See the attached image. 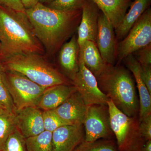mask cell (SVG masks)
<instances>
[{"label":"cell","mask_w":151,"mask_h":151,"mask_svg":"<svg viewBox=\"0 0 151 151\" xmlns=\"http://www.w3.org/2000/svg\"><path fill=\"white\" fill-rule=\"evenodd\" d=\"M81 10L61 12L37 3L26 9L25 14L38 40L49 51L54 52L61 46L79 23Z\"/></svg>","instance_id":"cell-1"},{"label":"cell","mask_w":151,"mask_h":151,"mask_svg":"<svg viewBox=\"0 0 151 151\" xmlns=\"http://www.w3.org/2000/svg\"><path fill=\"white\" fill-rule=\"evenodd\" d=\"M38 40L25 13L0 7V49L5 57L41 52Z\"/></svg>","instance_id":"cell-2"},{"label":"cell","mask_w":151,"mask_h":151,"mask_svg":"<svg viewBox=\"0 0 151 151\" xmlns=\"http://www.w3.org/2000/svg\"><path fill=\"white\" fill-rule=\"evenodd\" d=\"M96 78L100 90L120 111L129 117L139 116V100L128 69L108 63Z\"/></svg>","instance_id":"cell-3"},{"label":"cell","mask_w":151,"mask_h":151,"mask_svg":"<svg viewBox=\"0 0 151 151\" xmlns=\"http://www.w3.org/2000/svg\"><path fill=\"white\" fill-rule=\"evenodd\" d=\"M5 65L8 70L21 73L46 88L60 84L69 85L64 76L37 53H22L6 57Z\"/></svg>","instance_id":"cell-4"},{"label":"cell","mask_w":151,"mask_h":151,"mask_svg":"<svg viewBox=\"0 0 151 151\" xmlns=\"http://www.w3.org/2000/svg\"><path fill=\"white\" fill-rule=\"evenodd\" d=\"M111 129L119 151H140L146 141L141 134L139 117H129L120 111L110 99L107 103Z\"/></svg>","instance_id":"cell-5"},{"label":"cell","mask_w":151,"mask_h":151,"mask_svg":"<svg viewBox=\"0 0 151 151\" xmlns=\"http://www.w3.org/2000/svg\"><path fill=\"white\" fill-rule=\"evenodd\" d=\"M4 76L16 109L37 107L42 95L47 88L30 80L24 75L8 70Z\"/></svg>","instance_id":"cell-6"},{"label":"cell","mask_w":151,"mask_h":151,"mask_svg":"<svg viewBox=\"0 0 151 151\" xmlns=\"http://www.w3.org/2000/svg\"><path fill=\"white\" fill-rule=\"evenodd\" d=\"M151 10L147 9L128 34L117 45L116 57L119 62L151 44Z\"/></svg>","instance_id":"cell-7"},{"label":"cell","mask_w":151,"mask_h":151,"mask_svg":"<svg viewBox=\"0 0 151 151\" xmlns=\"http://www.w3.org/2000/svg\"><path fill=\"white\" fill-rule=\"evenodd\" d=\"M85 142H92L105 138H112L108 105L94 104L87 106L83 123Z\"/></svg>","instance_id":"cell-8"},{"label":"cell","mask_w":151,"mask_h":151,"mask_svg":"<svg viewBox=\"0 0 151 151\" xmlns=\"http://www.w3.org/2000/svg\"><path fill=\"white\" fill-rule=\"evenodd\" d=\"M79 68L73 80V85L80 94L86 106L99 104L107 105L110 100L100 88L97 78L78 58Z\"/></svg>","instance_id":"cell-9"},{"label":"cell","mask_w":151,"mask_h":151,"mask_svg":"<svg viewBox=\"0 0 151 151\" xmlns=\"http://www.w3.org/2000/svg\"><path fill=\"white\" fill-rule=\"evenodd\" d=\"M96 44L104 61L108 64L114 65L117 47L115 29L101 11L98 17Z\"/></svg>","instance_id":"cell-10"},{"label":"cell","mask_w":151,"mask_h":151,"mask_svg":"<svg viewBox=\"0 0 151 151\" xmlns=\"http://www.w3.org/2000/svg\"><path fill=\"white\" fill-rule=\"evenodd\" d=\"M14 115L16 127L25 138L36 136L45 131L42 111L37 107L16 109Z\"/></svg>","instance_id":"cell-11"},{"label":"cell","mask_w":151,"mask_h":151,"mask_svg":"<svg viewBox=\"0 0 151 151\" xmlns=\"http://www.w3.org/2000/svg\"><path fill=\"white\" fill-rule=\"evenodd\" d=\"M84 141L83 124L64 125L52 133V151H75Z\"/></svg>","instance_id":"cell-12"},{"label":"cell","mask_w":151,"mask_h":151,"mask_svg":"<svg viewBox=\"0 0 151 151\" xmlns=\"http://www.w3.org/2000/svg\"><path fill=\"white\" fill-rule=\"evenodd\" d=\"M100 11L92 0H85L78 29L77 42L79 47L87 40L96 43Z\"/></svg>","instance_id":"cell-13"},{"label":"cell","mask_w":151,"mask_h":151,"mask_svg":"<svg viewBox=\"0 0 151 151\" xmlns=\"http://www.w3.org/2000/svg\"><path fill=\"white\" fill-rule=\"evenodd\" d=\"M87 106L77 91L54 111L68 125L83 124Z\"/></svg>","instance_id":"cell-14"},{"label":"cell","mask_w":151,"mask_h":151,"mask_svg":"<svg viewBox=\"0 0 151 151\" xmlns=\"http://www.w3.org/2000/svg\"><path fill=\"white\" fill-rule=\"evenodd\" d=\"M128 69L132 72L137 83L139 96V122L151 114V95L143 81L141 75V65L136 58L131 54L124 60Z\"/></svg>","instance_id":"cell-15"},{"label":"cell","mask_w":151,"mask_h":151,"mask_svg":"<svg viewBox=\"0 0 151 151\" xmlns=\"http://www.w3.org/2000/svg\"><path fill=\"white\" fill-rule=\"evenodd\" d=\"M76 91L73 85L67 84L48 87L42 95L37 107L43 111L54 110Z\"/></svg>","instance_id":"cell-16"},{"label":"cell","mask_w":151,"mask_h":151,"mask_svg":"<svg viewBox=\"0 0 151 151\" xmlns=\"http://www.w3.org/2000/svg\"><path fill=\"white\" fill-rule=\"evenodd\" d=\"M79 47L77 38L73 36L68 42L63 45L59 53V62L63 69L73 81L79 68Z\"/></svg>","instance_id":"cell-17"},{"label":"cell","mask_w":151,"mask_h":151,"mask_svg":"<svg viewBox=\"0 0 151 151\" xmlns=\"http://www.w3.org/2000/svg\"><path fill=\"white\" fill-rule=\"evenodd\" d=\"M78 58L96 78L108 64L102 58L96 43L92 41H86L79 47Z\"/></svg>","instance_id":"cell-18"},{"label":"cell","mask_w":151,"mask_h":151,"mask_svg":"<svg viewBox=\"0 0 151 151\" xmlns=\"http://www.w3.org/2000/svg\"><path fill=\"white\" fill-rule=\"evenodd\" d=\"M114 27L118 28L131 6V0H92Z\"/></svg>","instance_id":"cell-19"},{"label":"cell","mask_w":151,"mask_h":151,"mask_svg":"<svg viewBox=\"0 0 151 151\" xmlns=\"http://www.w3.org/2000/svg\"><path fill=\"white\" fill-rule=\"evenodd\" d=\"M150 0H135L132 3L129 10L125 14L122 22L115 30L116 38L118 40L124 39L147 9Z\"/></svg>","instance_id":"cell-20"},{"label":"cell","mask_w":151,"mask_h":151,"mask_svg":"<svg viewBox=\"0 0 151 151\" xmlns=\"http://www.w3.org/2000/svg\"><path fill=\"white\" fill-rule=\"evenodd\" d=\"M27 151H52V132L45 130L39 134L26 138Z\"/></svg>","instance_id":"cell-21"},{"label":"cell","mask_w":151,"mask_h":151,"mask_svg":"<svg viewBox=\"0 0 151 151\" xmlns=\"http://www.w3.org/2000/svg\"><path fill=\"white\" fill-rule=\"evenodd\" d=\"M16 128L14 113L0 108V151L9 136Z\"/></svg>","instance_id":"cell-22"},{"label":"cell","mask_w":151,"mask_h":151,"mask_svg":"<svg viewBox=\"0 0 151 151\" xmlns=\"http://www.w3.org/2000/svg\"><path fill=\"white\" fill-rule=\"evenodd\" d=\"M75 151H119L113 138L100 139L92 142L84 141Z\"/></svg>","instance_id":"cell-23"},{"label":"cell","mask_w":151,"mask_h":151,"mask_svg":"<svg viewBox=\"0 0 151 151\" xmlns=\"http://www.w3.org/2000/svg\"><path fill=\"white\" fill-rule=\"evenodd\" d=\"M25 139L16 128L9 136L1 151H27Z\"/></svg>","instance_id":"cell-24"},{"label":"cell","mask_w":151,"mask_h":151,"mask_svg":"<svg viewBox=\"0 0 151 151\" xmlns=\"http://www.w3.org/2000/svg\"><path fill=\"white\" fill-rule=\"evenodd\" d=\"M85 0H54L47 6L56 10L71 12L81 10Z\"/></svg>","instance_id":"cell-25"},{"label":"cell","mask_w":151,"mask_h":151,"mask_svg":"<svg viewBox=\"0 0 151 151\" xmlns=\"http://www.w3.org/2000/svg\"><path fill=\"white\" fill-rule=\"evenodd\" d=\"M0 105L9 111L14 113L16 108L6 84L4 70L0 68Z\"/></svg>","instance_id":"cell-26"},{"label":"cell","mask_w":151,"mask_h":151,"mask_svg":"<svg viewBox=\"0 0 151 151\" xmlns=\"http://www.w3.org/2000/svg\"><path fill=\"white\" fill-rule=\"evenodd\" d=\"M45 130L53 132L59 127L68 124L58 116L54 110L42 111Z\"/></svg>","instance_id":"cell-27"},{"label":"cell","mask_w":151,"mask_h":151,"mask_svg":"<svg viewBox=\"0 0 151 151\" xmlns=\"http://www.w3.org/2000/svg\"><path fill=\"white\" fill-rule=\"evenodd\" d=\"M137 60L142 66L151 65V44L138 50Z\"/></svg>","instance_id":"cell-28"},{"label":"cell","mask_w":151,"mask_h":151,"mask_svg":"<svg viewBox=\"0 0 151 151\" xmlns=\"http://www.w3.org/2000/svg\"><path fill=\"white\" fill-rule=\"evenodd\" d=\"M139 129L146 142L151 139V114L146 116L139 122Z\"/></svg>","instance_id":"cell-29"},{"label":"cell","mask_w":151,"mask_h":151,"mask_svg":"<svg viewBox=\"0 0 151 151\" xmlns=\"http://www.w3.org/2000/svg\"><path fill=\"white\" fill-rule=\"evenodd\" d=\"M0 4L5 7L16 12L25 13V9L21 0H0Z\"/></svg>","instance_id":"cell-30"},{"label":"cell","mask_w":151,"mask_h":151,"mask_svg":"<svg viewBox=\"0 0 151 151\" xmlns=\"http://www.w3.org/2000/svg\"><path fill=\"white\" fill-rule=\"evenodd\" d=\"M141 75L144 83L151 95V65L142 66Z\"/></svg>","instance_id":"cell-31"},{"label":"cell","mask_w":151,"mask_h":151,"mask_svg":"<svg viewBox=\"0 0 151 151\" xmlns=\"http://www.w3.org/2000/svg\"><path fill=\"white\" fill-rule=\"evenodd\" d=\"M21 1L25 9L32 7L37 3V0H21Z\"/></svg>","instance_id":"cell-32"},{"label":"cell","mask_w":151,"mask_h":151,"mask_svg":"<svg viewBox=\"0 0 151 151\" xmlns=\"http://www.w3.org/2000/svg\"><path fill=\"white\" fill-rule=\"evenodd\" d=\"M140 151H151V139L146 142Z\"/></svg>","instance_id":"cell-33"},{"label":"cell","mask_w":151,"mask_h":151,"mask_svg":"<svg viewBox=\"0 0 151 151\" xmlns=\"http://www.w3.org/2000/svg\"><path fill=\"white\" fill-rule=\"evenodd\" d=\"M53 1L54 0H37V3L42 4H43V3H49Z\"/></svg>","instance_id":"cell-34"},{"label":"cell","mask_w":151,"mask_h":151,"mask_svg":"<svg viewBox=\"0 0 151 151\" xmlns=\"http://www.w3.org/2000/svg\"><path fill=\"white\" fill-rule=\"evenodd\" d=\"M3 108V107H2V106H1V105H0V108Z\"/></svg>","instance_id":"cell-35"},{"label":"cell","mask_w":151,"mask_h":151,"mask_svg":"<svg viewBox=\"0 0 151 151\" xmlns=\"http://www.w3.org/2000/svg\"><path fill=\"white\" fill-rule=\"evenodd\" d=\"M1 42H0V48H1Z\"/></svg>","instance_id":"cell-36"},{"label":"cell","mask_w":151,"mask_h":151,"mask_svg":"<svg viewBox=\"0 0 151 151\" xmlns=\"http://www.w3.org/2000/svg\"></svg>","instance_id":"cell-37"}]
</instances>
